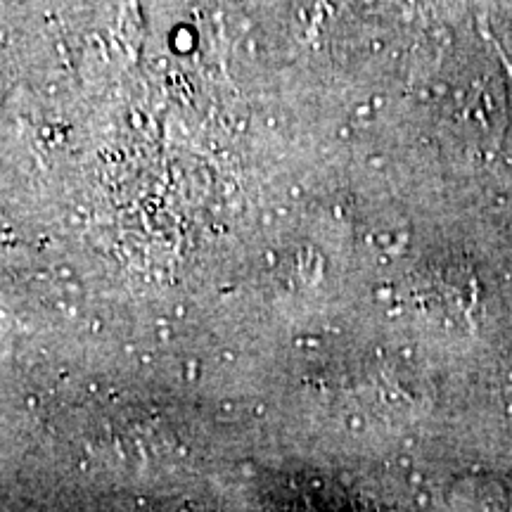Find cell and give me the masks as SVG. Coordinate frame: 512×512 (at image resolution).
Returning a JSON list of instances; mask_svg holds the SVG:
<instances>
[]
</instances>
